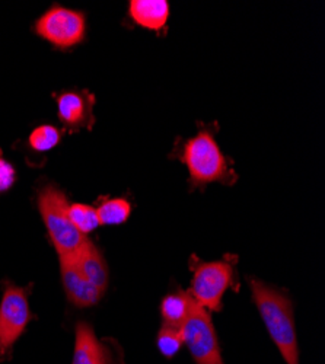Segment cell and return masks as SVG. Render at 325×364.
Returning <instances> with one entry per match:
<instances>
[{"label":"cell","mask_w":325,"mask_h":364,"mask_svg":"<svg viewBox=\"0 0 325 364\" xmlns=\"http://www.w3.org/2000/svg\"><path fill=\"white\" fill-rule=\"evenodd\" d=\"M248 284L262 322L286 364H301L292 299L284 290L260 279L250 277Z\"/></svg>","instance_id":"1"},{"label":"cell","mask_w":325,"mask_h":364,"mask_svg":"<svg viewBox=\"0 0 325 364\" xmlns=\"http://www.w3.org/2000/svg\"><path fill=\"white\" fill-rule=\"evenodd\" d=\"M175 158L187 166L191 190H203L213 182L233 186L238 181V173L223 155L212 130L201 129L196 136L184 140Z\"/></svg>","instance_id":"2"},{"label":"cell","mask_w":325,"mask_h":364,"mask_svg":"<svg viewBox=\"0 0 325 364\" xmlns=\"http://www.w3.org/2000/svg\"><path fill=\"white\" fill-rule=\"evenodd\" d=\"M69 204L66 194L53 184L38 191L37 207L46 225L48 239L58 257L73 255L86 240V236L76 230L69 218Z\"/></svg>","instance_id":"3"},{"label":"cell","mask_w":325,"mask_h":364,"mask_svg":"<svg viewBox=\"0 0 325 364\" xmlns=\"http://www.w3.org/2000/svg\"><path fill=\"white\" fill-rule=\"evenodd\" d=\"M188 265L193 271L191 286L187 291L190 297L208 312H220L225 293L236 286L233 261L206 262L191 255Z\"/></svg>","instance_id":"4"},{"label":"cell","mask_w":325,"mask_h":364,"mask_svg":"<svg viewBox=\"0 0 325 364\" xmlns=\"http://www.w3.org/2000/svg\"><path fill=\"white\" fill-rule=\"evenodd\" d=\"M33 286L19 287L5 282L4 296L0 301V361L12 355L14 346L22 337L28 323L36 316L29 309V294Z\"/></svg>","instance_id":"5"},{"label":"cell","mask_w":325,"mask_h":364,"mask_svg":"<svg viewBox=\"0 0 325 364\" xmlns=\"http://www.w3.org/2000/svg\"><path fill=\"white\" fill-rule=\"evenodd\" d=\"M180 331L196 364H225L211 312L198 306L194 300Z\"/></svg>","instance_id":"6"},{"label":"cell","mask_w":325,"mask_h":364,"mask_svg":"<svg viewBox=\"0 0 325 364\" xmlns=\"http://www.w3.org/2000/svg\"><path fill=\"white\" fill-rule=\"evenodd\" d=\"M36 33L54 47L69 50L85 38L86 19L82 12L54 5L36 22Z\"/></svg>","instance_id":"7"},{"label":"cell","mask_w":325,"mask_h":364,"mask_svg":"<svg viewBox=\"0 0 325 364\" xmlns=\"http://www.w3.org/2000/svg\"><path fill=\"white\" fill-rule=\"evenodd\" d=\"M57 115L70 132L92 130L95 124V97L87 90H66L55 95Z\"/></svg>","instance_id":"8"},{"label":"cell","mask_w":325,"mask_h":364,"mask_svg":"<svg viewBox=\"0 0 325 364\" xmlns=\"http://www.w3.org/2000/svg\"><path fill=\"white\" fill-rule=\"evenodd\" d=\"M58 258H60L62 282L68 300L76 308H91L98 305L105 291L91 284L80 274L72 255Z\"/></svg>","instance_id":"9"},{"label":"cell","mask_w":325,"mask_h":364,"mask_svg":"<svg viewBox=\"0 0 325 364\" xmlns=\"http://www.w3.org/2000/svg\"><path fill=\"white\" fill-rule=\"evenodd\" d=\"M72 257L80 274L100 290L107 291L108 265L102 252L90 237H86L83 245Z\"/></svg>","instance_id":"10"},{"label":"cell","mask_w":325,"mask_h":364,"mask_svg":"<svg viewBox=\"0 0 325 364\" xmlns=\"http://www.w3.org/2000/svg\"><path fill=\"white\" fill-rule=\"evenodd\" d=\"M72 364H110V351L95 336L94 328L79 322L75 328V350Z\"/></svg>","instance_id":"11"},{"label":"cell","mask_w":325,"mask_h":364,"mask_svg":"<svg viewBox=\"0 0 325 364\" xmlns=\"http://www.w3.org/2000/svg\"><path fill=\"white\" fill-rule=\"evenodd\" d=\"M129 16L136 25L158 33L168 23L169 4L166 0H132Z\"/></svg>","instance_id":"12"},{"label":"cell","mask_w":325,"mask_h":364,"mask_svg":"<svg viewBox=\"0 0 325 364\" xmlns=\"http://www.w3.org/2000/svg\"><path fill=\"white\" fill-rule=\"evenodd\" d=\"M193 306V299L187 291H174L166 294L161 303V316L164 325L180 328L187 319Z\"/></svg>","instance_id":"13"},{"label":"cell","mask_w":325,"mask_h":364,"mask_svg":"<svg viewBox=\"0 0 325 364\" xmlns=\"http://www.w3.org/2000/svg\"><path fill=\"white\" fill-rule=\"evenodd\" d=\"M100 223L105 226L123 225L132 215V204L126 198H102L97 207Z\"/></svg>","instance_id":"14"},{"label":"cell","mask_w":325,"mask_h":364,"mask_svg":"<svg viewBox=\"0 0 325 364\" xmlns=\"http://www.w3.org/2000/svg\"><path fill=\"white\" fill-rule=\"evenodd\" d=\"M69 218L76 228V230L86 236L92 232H95L101 223L98 218L97 207L83 204V203H70L69 204Z\"/></svg>","instance_id":"15"},{"label":"cell","mask_w":325,"mask_h":364,"mask_svg":"<svg viewBox=\"0 0 325 364\" xmlns=\"http://www.w3.org/2000/svg\"><path fill=\"white\" fill-rule=\"evenodd\" d=\"M60 140H62V132L50 124L38 126L37 129L33 130V133L29 134V139H28L31 149L36 151H40V154H46V151L54 149L58 143H60Z\"/></svg>","instance_id":"16"},{"label":"cell","mask_w":325,"mask_h":364,"mask_svg":"<svg viewBox=\"0 0 325 364\" xmlns=\"http://www.w3.org/2000/svg\"><path fill=\"white\" fill-rule=\"evenodd\" d=\"M156 346L159 353L165 358H172L174 355L179 354L184 346L180 328L162 325L156 338Z\"/></svg>","instance_id":"17"},{"label":"cell","mask_w":325,"mask_h":364,"mask_svg":"<svg viewBox=\"0 0 325 364\" xmlns=\"http://www.w3.org/2000/svg\"><path fill=\"white\" fill-rule=\"evenodd\" d=\"M16 182V171L5 158L0 150V194L9 191Z\"/></svg>","instance_id":"18"}]
</instances>
